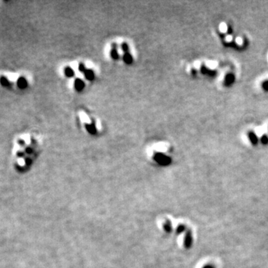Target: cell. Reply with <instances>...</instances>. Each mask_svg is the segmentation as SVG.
Here are the masks:
<instances>
[{
	"mask_svg": "<svg viewBox=\"0 0 268 268\" xmlns=\"http://www.w3.org/2000/svg\"><path fill=\"white\" fill-rule=\"evenodd\" d=\"M37 153V142L33 136L25 134L15 136L10 155V162L13 171L17 174L26 173L33 165Z\"/></svg>",
	"mask_w": 268,
	"mask_h": 268,
	"instance_id": "cell-1",
	"label": "cell"
},
{
	"mask_svg": "<svg viewBox=\"0 0 268 268\" xmlns=\"http://www.w3.org/2000/svg\"><path fill=\"white\" fill-rule=\"evenodd\" d=\"M29 86V80L25 74L9 70L0 71V88L7 90H25Z\"/></svg>",
	"mask_w": 268,
	"mask_h": 268,
	"instance_id": "cell-2",
	"label": "cell"
},
{
	"mask_svg": "<svg viewBox=\"0 0 268 268\" xmlns=\"http://www.w3.org/2000/svg\"><path fill=\"white\" fill-rule=\"evenodd\" d=\"M153 159L154 162L162 166H167L171 163V158L161 152H156L153 153Z\"/></svg>",
	"mask_w": 268,
	"mask_h": 268,
	"instance_id": "cell-3",
	"label": "cell"
},
{
	"mask_svg": "<svg viewBox=\"0 0 268 268\" xmlns=\"http://www.w3.org/2000/svg\"><path fill=\"white\" fill-rule=\"evenodd\" d=\"M193 243V235L191 229H188L185 234L184 240H183V247L186 249H190Z\"/></svg>",
	"mask_w": 268,
	"mask_h": 268,
	"instance_id": "cell-4",
	"label": "cell"
},
{
	"mask_svg": "<svg viewBox=\"0 0 268 268\" xmlns=\"http://www.w3.org/2000/svg\"><path fill=\"white\" fill-rule=\"evenodd\" d=\"M74 89L77 91V92H80L84 88L85 84H84V82L80 78H76L75 80H74Z\"/></svg>",
	"mask_w": 268,
	"mask_h": 268,
	"instance_id": "cell-5",
	"label": "cell"
},
{
	"mask_svg": "<svg viewBox=\"0 0 268 268\" xmlns=\"http://www.w3.org/2000/svg\"><path fill=\"white\" fill-rule=\"evenodd\" d=\"M116 48H117V45L116 43H113L112 44L111 52H110V56L113 60H118L119 58V55Z\"/></svg>",
	"mask_w": 268,
	"mask_h": 268,
	"instance_id": "cell-6",
	"label": "cell"
},
{
	"mask_svg": "<svg viewBox=\"0 0 268 268\" xmlns=\"http://www.w3.org/2000/svg\"><path fill=\"white\" fill-rule=\"evenodd\" d=\"M83 74H84V76L86 80L92 81V80H93L95 79V74H94L92 70L86 68L84 72H83Z\"/></svg>",
	"mask_w": 268,
	"mask_h": 268,
	"instance_id": "cell-7",
	"label": "cell"
},
{
	"mask_svg": "<svg viewBox=\"0 0 268 268\" xmlns=\"http://www.w3.org/2000/svg\"><path fill=\"white\" fill-rule=\"evenodd\" d=\"M85 127H86V130L88 131L89 133L92 134V135L96 134L97 130L94 124H85Z\"/></svg>",
	"mask_w": 268,
	"mask_h": 268,
	"instance_id": "cell-8",
	"label": "cell"
},
{
	"mask_svg": "<svg viewBox=\"0 0 268 268\" xmlns=\"http://www.w3.org/2000/svg\"><path fill=\"white\" fill-rule=\"evenodd\" d=\"M123 60L124 62L126 64H131L133 63V57L129 52H126V53L124 54L123 55Z\"/></svg>",
	"mask_w": 268,
	"mask_h": 268,
	"instance_id": "cell-9",
	"label": "cell"
},
{
	"mask_svg": "<svg viewBox=\"0 0 268 268\" xmlns=\"http://www.w3.org/2000/svg\"><path fill=\"white\" fill-rule=\"evenodd\" d=\"M187 230L188 229L186 225L179 224L178 226H177V228H176V234H177V235H180V234L186 232Z\"/></svg>",
	"mask_w": 268,
	"mask_h": 268,
	"instance_id": "cell-10",
	"label": "cell"
},
{
	"mask_svg": "<svg viewBox=\"0 0 268 268\" xmlns=\"http://www.w3.org/2000/svg\"><path fill=\"white\" fill-rule=\"evenodd\" d=\"M248 136H249V139L250 140V141H251L252 144H253V145H256V144H258V139L257 135H255V133H254L251 132V133H249Z\"/></svg>",
	"mask_w": 268,
	"mask_h": 268,
	"instance_id": "cell-11",
	"label": "cell"
},
{
	"mask_svg": "<svg viewBox=\"0 0 268 268\" xmlns=\"http://www.w3.org/2000/svg\"><path fill=\"white\" fill-rule=\"evenodd\" d=\"M64 74L68 77H71L74 75V71L71 67L67 66L64 68Z\"/></svg>",
	"mask_w": 268,
	"mask_h": 268,
	"instance_id": "cell-12",
	"label": "cell"
},
{
	"mask_svg": "<svg viewBox=\"0 0 268 268\" xmlns=\"http://www.w3.org/2000/svg\"><path fill=\"white\" fill-rule=\"evenodd\" d=\"M234 80H235V77H234L233 74H229L225 77V83L226 85H230L233 83Z\"/></svg>",
	"mask_w": 268,
	"mask_h": 268,
	"instance_id": "cell-13",
	"label": "cell"
},
{
	"mask_svg": "<svg viewBox=\"0 0 268 268\" xmlns=\"http://www.w3.org/2000/svg\"><path fill=\"white\" fill-rule=\"evenodd\" d=\"M121 48L122 51H123L124 53L126 52H128V50H129V46H128V44L126 43H123L121 46Z\"/></svg>",
	"mask_w": 268,
	"mask_h": 268,
	"instance_id": "cell-14",
	"label": "cell"
},
{
	"mask_svg": "<svg viewBox=\"0 0 268 268\" xmlns=\"http://www.w3.org/2000/svg\"><path fill=\"white\" fill-rule=\"evenodd\" d=\"M261 141L263 144H268V137L266 135H264L263 136H261Z\"/></svg>",
	"mask_w": 268,
	"mask_h": 268,
	"instance_id": "cell-15",
	"label": "cell"
},
{
	"mask_svg": "<svg viewBox=\"0 0 268 268\" xmlns=\"http://www.w3.org/2000/svg\"><path fill=\"white\" fill-rule=\"evenodd\" d=\"M78 69H79V71H80V72L83 73V72H84V71H85V70L86 69V67H85L84 64H83V63H80V64H79Z\"/></svg>",
	"mask_w": 268,
	"mask_h": 268,
	"instance_id": "cell-16",
	"label": "cell"
},
{
	"mask_svg": "<svg viewBox=\"0 0 268 268\" xmlns=\"http://www.w3.org/2000/svg\"><path fill=\"white\" fill-rule=\"evenodd\" d=\"M262 87H263V89H264V90L268 91V80L264 82L263 84H262Z\"/></svg>",
	"mask_w": 268,
	"mask_h": 268,
	"instance_id": "cell-17",
	"label": "cell"
},
{
	"mask_svg": "<svg viewBox=\"0 0 268 268\" xmlns=\"http://www.w3.org/2000/svg\"><path fill=\"white\" fill-rule=\"evenodd\" d=\"M202 268H214V266H212V265L207 264V265H205V266H204Z\"/></svg>",
	"mask_w": 268,
	"mask_h": 268,
	"instance_id": "cell-18",
	"label": "cell"
}]
</instances>
